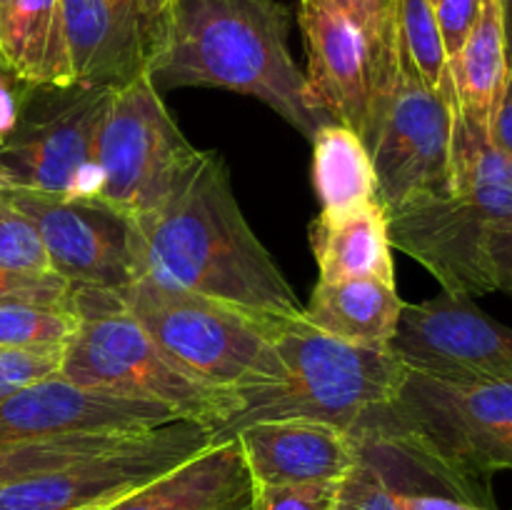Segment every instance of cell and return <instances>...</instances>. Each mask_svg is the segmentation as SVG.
<instances>
[{"mask_svg": "<svg viewBox=\"0 0 512 510\" xmlns=\"http://www.w3.org/2000/svg\"><path fill=\"white\" fill-rule=\"evenodd\" d=\"M403 298L398 285L375 278L318 280L303 318L313 328L363 348H390Z\"/></svg>", "mask_w": 512, "mask_h": 510, "instance_id": "19", "label": "cell"}, {"mask_svg": "<svg viewBox=\"0 0 512 510\" xmlns=\"http://www.w3.org/2000/svg\"><path fill=\"white\" fill-rule=\"evenodd\" d=\"M95 158L100 178L95 200L140 220L183 188L203 150L185 138L145 73L113 88Z\"/></svg>", "mask_w": 512, "mask_h": 510, "instance_id": "8", "label": "cell"}, {"mask_svg": "<svg viewBox=\"0 0 512 510\" xmlns=\"http://www.w3.org/2000/svg\"><path fill=\"white\" fill-rule=\"evenodd\" d=\"M500 13H503V30H505V50H508V65L512 70V0H498Z\"/></svg>", "mask_w": 512, "mask_h": 510, "instance_id": "37", "label": "cell"}, {"mask_svg": "<svg viewBox=\"0 0 512 510\" xmlns=\"http://www.w3.org/2000/svg\"><path fill=\"white\" fill-rule=\"evenodd\" d=\"M30 88H33V85L15 78V75L5 68L3 60H0V140L8 135V130L13 128L15 120H18V113L20 108H23L25 98H28Z\"/></svg>", "mask_w": 512, "mask_h": 510, "instance_id": "35", "label": "cell"}, {"mask_svg": "<svg viewBox=\"0 0 512 510\" xmlns=\"http://www.w3.org/2000/svg\"><path fill=\"white\" fill-rule=\"evenodd\" d=\"M0 60L30 85H73L60 0H10L0 13Z\"/></svg>", "mask_w": 512, "mask_h": 510, "instance_id": "21", "label": "cell"}, {"mask_svg": "<svg viewBox=\"0 0 512 510\" xmlns=\"http://www.w3.org/2000/svg\"><path fill=\"white\" fill-rule=\"evenodd\" d=\"M488 135L495 148L512 160V70L508 73V80H505L503 95L495 105L493 118H490Z\"/></svg>", "mask_w": 512, "mask_h": 510, "instance_id": "36", "label": "cell"}, {"mask_svg": "<svg viewBox=\"0 0 512 510\" xmlns=\"http://www.w3.org/2000/svg\"><path fill=\"white\" fill-rule=\"evenodd\" d=\"M385 218L390 245L418 260L445 293H493L488 243L512 223V160L495 148L488 130L455 108L450 190Z\"/></svg>", "mask_w": 512, "mask_h": 510, "instance_id": "3", "label": "cell"}, {"mask_svg": "<svg viewBox=\"0 0 512 510\" xmlns=\"http://www.w3.org/2000/svg\"><path fill=\"white\" fill-rule=\"evenodd\" d=\"M390 353L410 373L443 383L512 380V328L490 318L470 295L440 293L405 303Z\"/></svg>", "mask_w": 512, "mask_h": 510, "instance_id": "12", "label": "cell"}, {"mask_svg": "<svg viewBox=\"0 0 512 510\" xmlns=\"http://www.w3.org/2000/svg\"><path fill=\"white\" fill-rule=\"evenodd\" d=\"M63 350H8L0 348V398L10 395L13 390L25 388L35 380L50 378L58 373Z\"/></svg>", "mask_w": 512, "mask_h": 510, "instance_id": "31", "label": "cell"}, {"mask_svg": "<svg viewBox=\"0 0 512 510\" xmlns=\"http://www.w3.org/2000/svg\"><path fill=\"white\" fill-rule=\"evenodd\" d=\"M70 295V283L58 273H18L0 268V303L3 300H40V303H60Z\"/></svg>", "mask_w": 512, "mask_h": 510, "instance_id": "32", "label": "cell"}, {"mask_svg": "<svg viewBox=\"0 0 512 510\" xmlns=\"http://www.w3.org/2000/svg\"><path fill=\"white\" fill-rule=\"evenodd\" d=\"M73 288L80 323L63 348L58 375L88 390L148 400L173 408L208 433L235 410V395L203 383L180 368L123 308L113 290Z\"/></svg>", "mask_w": 512, "mask_h": 510, "instance_id": "5", "label": "cell"}, {"mask_svg": "<svg viewBox=\"0 0 512 510\" xmlns=\"http://www.w3.org/2000/svg\"><path fill=\"white\" fill-rule=\"evenodd\" d=\"M320 280L375 278L395 283L388 218L378 203L348 213H323L310 225Z\"/></svg>", "mask_w": 512, "mask_h": 510, "instance_id": "20", "label": "cell"}, {"mask_svg": "<svg viewBox=\"0 0 512 510\" xmlns=\"http://www.w3.org/2000/svg\"><path fill=\"white\" fill-rule=\"evenodd\" d=\"M455 108L458 103L450 95L425 85L400 60L398 83L368 143L385 215L450 190Z\"/></svg>", "mask_w": 512, "mask_h": 510, "instance_id": "11", "label": "cell"}, {"mask_svg": "<svg viewBox=\"0 0 512 510\" xmlns=\"http://www.w3.org/2000/svg\"><path fill=\"white\" fill-rule=\"evenodd\" d=\"M0 268L18 273H53L38 230L0 195Z\"/></svg>", "mask_w": 512, "mask_h": 510, "instance_id": "29", "label": "cell"}, {"mask_svg": "<svg viewBox=\"0 0 512 510\" xmlns=\"http://www.w3.org/2000/svg\"><path fill=\"white\" fill-rule=\"evenodd\" d=\"M185 420L148 400L88 390L58 373L0 398V445L75 433H140Z\"/></svg>", "mask_w": 512, "mask_h": 510, "instance_id": "15", "label": "cell"}, {"mask_svg": "<svg viewBox=\"0 0 512 510\" xmlns=\"http://www.w3.org/2000/svg\"><path fill=\"white\" fill-rule=\"evenodd\" d=\"M213 445L205 425L175 420L125 443L0 488V510H103Z\"/></svg>", "mask_w": 512, "mask_h": 510, "instance_id": "10", "label": "cell"}, {"mask_svg": "<svg viewBox=\"0 0 512 510\" xmlns=\"http://www.w3.org/2000/svg\"><path fill=\"white\" fill-rule=\"evenodd\" d=\"M170 0H60L73 85L120 88L148 73Z\"/></svg>", "mask_w": 512, "mask_h": 510, "instance_id": "14", "label": "cell"}, {"mask_svg": "<svg viewBox=\"0 0 512 510\" xmlns=\"http://www.w3.org/2000/svg\"><path fill=\"white\" fill-rule=\"evenodd\" d=\"M488 258L495 290L512 298V223L503 225L490 235Z\"/></svg>", "mask_w": 512, "mask_h": 510, "instance_id": "34", "label": "cell"}, {"mask_svg": "<svg viewBox=\"0 0 512 510\" xmlns=\"http://www.w3.org/2000/svg\"><path fill=\"white\" fill-rule=\"evenodd\" d=\"M338 483H250L248 510H335Z\"/></svg>", "mask_w": 512, "mask_h": 510, "instance_id": "30", "label": "cell"}, {"mask_svg": "<svg viewBox=\"0 0 512 510\" xmlns=\"http://www.w3.org/2000/svg\"><path fill=\"white\" fill-rule=\"evenodd\" d=\"M300 30L308 50V83L335 123L368 145L378 115L375 70L358 25L330 0H300Z\"/></svg>", "mask_w": 512, "mask_h": 510, "instance_id": "16", "label": "cell"}, {"mask_svg": "<svg viewBox=\"0 0 512 510\" xmlns=\"http://www.w3.org/2000/svg\"><path fill=\"white\" fill-rule=\"evenodd\" d=\"M80 315L70 295L60 303L40 300H3L0 303V348L45 350L68 345L78 330Z\"/></svg>", "mask_w": 512, "mask_h": 510, "instance_id": "25", "label": "cell"}, {"mask_svg": "<svg viewBox=\"0 0 512 510\" xmlns=\"http://www.w3.org/2000/svg\"><path fill=\"white\" fill-rule=\"evenodd\" d=\"M138 228L143 278L275 320L303 315L295 290L245 220L223 155L203 150L183 188Z\"/></svg>", "mask_w": 512, "mask_h": 510, "instance_id": "1", "label": "cell"}, {"mask_svg": "<svg viewBox=\"0 0 512 510\" xmlns=\"http://www.w3.org/2000/svg\"><path fill=\"white\" fill-rule=\"evenodd\" d=\"M8 3H10V0H0V13H3L5 5H8Z\"/></svg>", "mask_w": 512, "mask_h": 510, "instance_id": "39", "label": "cell"}, {"mask_svg": "<svg viewBox=\"0 0 512 510\" xmlns=\"http://www.w3.org/2000/svg\"><path fill=\"white\" fill-rule=\"evenodd\" d=\"M433 8L440 25V35H443L445 53H448V63H453L463 50L470 30L478 23L483 0H433Z\"/></svg>", "mask_w": 512, "mask_h": 510, "instance_id": "33", "label": "cell"}, {"mask_svg": "<svg viewBox=\"0 0 512 510\" xmlns=\"http://www.w3.org/2000/svg\"><path fill=\"white\" fill-rule=\"evenodd\" d=\"M113 88L33 85L0 140V170L13 188L95 200L98 135Z\"/></svg>", "mask_w": 512, "mask_h": 510, "instance_id": "9", "label": "cell"}, {"mask_svg": "<svg viewBox=\"0 0 512 510\" xmlns=\"http://www.w3.org/2000/svg\"><path fill=\"white\" fill-rule=\"evenodd\" d=\"M330 3L338 5L358 25L365 43H368L370 60H373L375 70V98H378L375 125H378L380 115H383L385 105H388L390 95H393L400 73L398 0H330Z\"/></svg>", "mask_w": 512, "mask_h": 510, "instance_id": "27", "label": "cell"}, {"mask_svg": "<svg viewBox=\"0 0 512 510\" xmlns=\"http://www.w3.org/2000/svg\"><path fill=\"white\" fill-rule=\"evenodd\" d=\"M250 475L235 440L213 443L103 510H248Z\"/></svg>", "mask_w": 512, "mask_h": 510, "instance_id": "18", "label": "cell"}, {"mask_svg": "<svg viewBox=\"0 0 512 510\" xmlns=\"http://www.w3.org/2000/svg\"><path fill=\"white\" fill-rule=\"evenodd\" d=\"M290 23L278 0H170L148 75L158 90L250 95L313 140L335 120L290 53Z\"/></svg>", "mask_w": 512, "mask_h": 510, "instance_id": "2", "label": "cell"}, {"mask_svg": "<svg viewBox=\"0 0 512 510\" xmlns=\"http://www.w3.org/2000/svg\"><path fill=\"white\" fill-rule=\"evenodd\" d=\"M275 350L283 363L280 375L235 390V410L210 433L213 443L263 420H320L353 430L395 398L405 375L390 348L350 345L313 328L303 315L280 325Z\"/></svg>", "mask_w": 512, "mask_h": 510, "instance_id": "4", "label": "cell"}, {"mask_svg": "<svg viewBox=\"0 0 512 510\" xmlns=\"http://www.w3.org/2000/svg\"><path fill=\"white\" fill-rule=\"evenodd\" d=\"M508 50H505L503 13L498 0H483L478 23L470 30L463 50L450 63L458 110L475 125L488 130L505 80H508Z\"/></svg>", "mask_w": 512, "mask_h": 510, "instance_id": "22", "label": "cell"}, {"mask_svg": "<svg viewBox=\"0 0 512 510\" xmlns=\"http://www.w3.org/2000/svg\"><path fill=\"white\" fill-rule=\"evenodd\" d=\"M118 298L180 368L213 388L235 393L270 383L283 370L275 335L285 320L165 288L150 278H138Z\"/></svg>", "mask_w": 512, "mask_h": 510, "instance_id": "6", "label": "cell"}, {"mask_svg": "<svg viewBox=\"0 0 512 510\" xmlns=\"http://www.w3.org/2000/svg\"><path fill=\"white\" fill-rule=\"evenodd\" d=\"M358 448V463L340 480L335 510H398L393 483L375 450L365 440H358Z\"/></svg>", "mask_w": 512, "mask_h": 510, "instance_id": "28", "label": "cell"}, {"mask_svg": "<svg viewBox=\"0 0 512 510\" xmlns=\"http://www.w3.org/2000/svg\"><path fill=\"white\" fill-rule=\"evenodd\" d=\"M310 143H313V188L323 205V213H348L378 203L373 158L355 130L340 123H328L313 135Z\"/></svg>", "mask_w": 512, "mask_h": 510, "instance_id": "23", "label": "cell"}, {"mask_svg": "<svg viewBox=\"0 0 512 510\" xmlns=\"http://www.w3.org/2000/svg\"><path fill=\"white\" fill-rule=\"evenodd\" d=\"M235 440L250 483H338L358 463L350 430L320 420H263L240 428Z\"/></svg>", "mask_w": 512, "mask_h": 510, "instance_id": "17", "label": "cell"}, {"mask_svg": "<svg viewBox=\"0 0 512 510\" xmlns=\"http://www.w3.org/2000/svg\"><path fill=\"white\" fill-rule=\"evenodd\" d=\"M353 435L400 440L475 480L512 470V380L443 383L405 370L398 393Z\"/></svg>", "mask_w": 512, "mask_h": 510, "instance_id": "7", "label": "cell"}, {"mask_svg": "<svg viewBox=\"0 0 512 510\" xmlns=\"http://www.w3.org/2000/svg\"><path fill=\"white\" fill-rule=\"evenodd\" d=\"M0 195L33 223L50 268L70 285L120 293L143 278L138 228L108 205L23 188Z\"/></svg>", "mask_w": 512, "mask_h": 510, "instance_id": "13", "label": "cell"}, {"mask_svg": "<svg viewBox=\"0 0 512 510\" xmlns=\"http://www.w3.org/2000/svg\"><path fill=\"white\" fill-rule=\"evenodd\" d=\"M133 435L135 433H75L0 445V488L15 480L45 473V470L63 468L75 460L105 453Z\"/></svg>", "mask_w": 512, "mask_h": 510, "instance_id": "24", "label": "cell"}, {"mask_svg": "<svg viewBox=\"0 0 512 510\" xmlns=\"http://www.w3.org/2000/svg\"><path fill=\"white\" fill-rule=\"evenodd\" d=\"M398 53L425 85L455 100L453 75L433 0H398Z\"/></svg>", "mask_w": 512, "mask_h": 510, "instance_id": "26", "label": "cell"}, {"mask_svg": "<svg viewBox=\"0 0 512 510\" xmlns=\"http://www.w3.org/2000/svg\"><path fill=\"white\" fill-rule=\"evenodd\" d=\"M10 188H13V185H10V180L5 178V173L0 170V193H3V190H10Z\"/></svg>", "mask_w": 512, "mask_h": 510, "instance_id": "38", "label": "cell"}]
</instances>
